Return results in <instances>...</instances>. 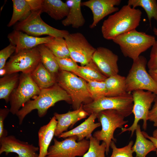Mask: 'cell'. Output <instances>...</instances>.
<instances>
[{"instance_id":"d590c367","label":"cell","mask_w":157,"mask_h":157,"mask_svg":"<svg viewBox=\"0 0 157 157\" xmlns=\"http://www.w3.org/2000/svg\"><path fill=\"white\" fill-rule=\"evenodd\" d=\"M15 51V46L10 43L0 51V69L5 67L7 60Z\"/></svg>"},{"instance_id":"277c9868","label":"cell","mask_w":157,"mask_h":157,"mask_svg":"<svg viewBox=\"0 0 157 157\" xmlns=\"http://www.w3.org/2000/svg\"><path fill=\"white\" fill-rule=\"evenodd\" d=\"M112 40L119 45L125 57L133 60L152 47L156 41L154 36L135 29L119 35Z\"/></svg>"},{"instance_id":"b9f144b4","label":"cell","mask_w":157,"mask_h":157,"mask_svg":"<svg viewBox=\"0 0 157 157\" xmlns=\"http://www.w3.org/2000/svg\"><path fill=\"white\" fill-rule=\"evenodd\" d=\"M148 72L153 80L157 84V69L149 70Z\"/></svg>"},{"instance_id":"6da1fadb","label":"cell","mask_w":157,"mask_h":157,"mask_svg":"<svg viewBox=\"0 0 157 157\" xmlns=\"http://www.w3.org/2000/svg\"><path fill=\"white\" fill-rule=\"evenodd\" d=\"M142 12L128 5L110 15L103 22L101 32L104 38L113 40L119 35L135 29L139 25Z\"/></svg>"},{"instance_id":"8fae6325","label":"cell","mask_w":157,"mask_h":157,"mask_svg":"<svg viewBox=\"0 0 157 157\" xmlns=\"http://www.w3.org/2000/svg\"><path fill=\"white\" fill-rule=\"evenodd\" d=\"M41 62L37 47L20 51L12 56L3 68L6 75L20 72L31 73Z\"/></svg>"},{"instance_id":"3957f363","label":"cell","mask_w":157,"mask_h":157,"mask_svg":"<svg viewBox=\"0 0 157 157\" xmlns=\"http://www.w3.org/2000/svg\"><path fill=\"white\" fill-rule=\"evenodd\" d=\"M56 83L70 97L74 110L93 101L88 88L87 82L72 72L60 70L56 76Z\"/></svg>"},{"instance_id":"ffe728a7","label":"cell","mask_w":157,"mask_h":157,"mask_svg":"<svg viewBox=\"0 0 157 157\" xmlns=\"http://www.w3.org/2000/svg\"><path fill=\"white\" fill-rule=\"evenodd\" d=\"M57 124L53 116L47 124L40 127L38 133L39 153L38 157H45L49 145L55 135Z\"/></svg>"},{"instance_id":"7bdbcfd3","label":"cell","mask_w":157,"mask_h":157,"mask_svg":"<svg viewBox=\"0 0 157 157\" xmlns=\"http://www.w3.org/2000/svg\"><path fill=\"white\" fill-rule=\"evenodd\" d=\"M6 75V72L5 69L4 68L0 69V75L1 76H4Z\"/></svg>"},{"instance_id":"603a6c76","label":"cell","mask_w":157,"mask_h":157,"mask_svg":"<svg viewBox=\"0 0 157 157\" xmlns=\"http://www.w3.org/2000/svg\"><path fill=\"white\" fill-rule=\"evenodd\" d=\"M56 75L50 72L40 62L31 73L33 80L40 89L50 87L56 83Z\"/></svg>"},{"instance_id":"d6a6232c","label":"cell","mask_w":157,"mask_h":157,"mask_svg":"<svg viewBox=\"0 0 157 157\" xmlns=\"http://www.w3.org/2000/svg\"><path fill=\"white\" fill-rule=\"evenodd\" d=\"M89 92L93 100L106 96L107 90L105 81H90L87 82Z\"/></svg>"},{"instance_id":"836d02e7","label":"cell","mask_w":157,"mask_h":157,"mask_svg":"<svg viewBox=\"0 0 157 157\" xmlns=\"http://www.w3.org/2000/svg\"><path fill=\"white\" fill-rule=\"evenodd\" d=\"M133 144V141L131 140L127 145L119 148L117 147L115 142L112 140L110 145L112 152L110 157H134L133 155V152L132 149Z\"/></svg>"},{"instance_id":"60d3db41","label":"cell","mask_w":157,"mask_h":157,"mask_svg":"<svg viewBox=\"0 0 157 157\" xmlns=\"http://www.w3.org/2000/svg\"><path fill=\"white\" fill-rule=\"evenodd\" d=\"M142 133L144 136L151 141L154 144L157 149V150L156 151V154L157 156V138H154L152 136L149 135L146 132L142 131Z\"/></svg>"},{"instance_id":"ab89813d","label":"cell","mask_w":157,"mask_h":157,"mask_svg":"<svg viewBox=\"0 0 157 157\" xmlns=\"http://www.w3.org/2000/svg\"><path fill=\"white\" fill-rule=\"evenodd\" d=\"M31 11L41 10L43 0H26Z\"/></svg>"},{"instance_id":"7402d4cb","label":"cell","mask_w":157,"mask_h":157,"mask_svg":"<svg viewBox=\"0 0 157 157\" xmlns=\"http://www.w3.org/2000/svg\"><path fill=\"white\" fill-rule=\"evenodd\" d=\"M69 8L60 0H43L42 12H45L54 19L60 20L67 15Z\"/></svg>"},{"instance_id":"4fadbf2b","label":"cell","mask_w":157,"mask_h":157,"mask_svg":"<svg viewBox=\"0 0 157 157\" xmlns=\"http://www.w3.org/2000/svg\"><path fill=\"white\" fill-rule=\"evenodd\" d=\"M69 50L70 57L81 66H84L92 60L96 48L79 32L69 33L64 38Z\"/></svg>"},{"instance_id":"7a4b0ae2","label":"cell","mask_w":157,"mask_h":157,"mask_svg":"<svg viewBox=\"0 0 157 157\" xmlns=\"http://www.w3.org/2000/svg\"><path fill=\"white\" fill-rule=\"evenodd\" d=\"M72 104L70 96L56 83L52 86L41 89L40 92L33 100L27 102L16 113L19 125L26 116L34 110H37L38 116L44 117L48 110L60 101Z\"/></svg>"},{"instance_id":"4dcf8cb0","label":"cell","mask_w":157,"mask_h":157,"mask_svg":"<svg viewBox=\"0 0 157 157\" xmlns=\"http://www.w3.org/2000/svg\"><path fill=\"white\" fill-rule=\"evenodd\" d=\"M44 45L52 51L56 57L59 58L70 57L69 52L64 38H54Z\"/></svg>"},{"instance_id":"e575fe53","label":"cell","mask_w":157,"mask_h":157,"mask_svg":"<svg viewBox=\"0 0 157 157\" xmlns=\"http://www.w3.org/2000/svg\"><path fill=\"white\" fill-rule=\"evenodd\" d=\"M60 70L73 73L78 69L79 66L70 57L59 58L55 57Z\"/></svg>"},{"instance_id":"30bf717a","label":"cell","mask_w":157,"mask_h":157,"mask_svg":"<svg viewBox=\"0 0 157 157\" xmlns=\"http://www.w3.org/2000/svg\"><path fill=\"white\" fill-rule=\"evenodd\" d=\"M40 90L33 80L31 73H21L18 85L10 97V112L16 115L31 98L38 95Z\"/></svg>"},{"instance_id":"9c48e42d","label":"cell","mask_w":157,"mask_h":157,"mask_svg":"<svg viewBox=\"0 0 157 157\" xmlns=\"http://www.w3.org/2000/svg\"><path fill=\"white\" fill-rule=\"evenodd\" d=\"M133 106L132 113L134 115L133 123L128 128H122L119 134L129 131L133 136L139 122L143 121L142 128L145 130L147 127L148 116L151 105L157 96L154 93L148 91L137 90L132 92Z\"/></svg>"},{"instance_id":"83f0119b","label":"cell","mask_w":157,"mask_h":157,"mask_svg":"<svg viewBox=\"0 0 157 157\" xmlns=\"http://www.w3.org/2000/svg\"><path fill=\"white\" fill-rule=\"evenodd\" d=\"M37 47L40 53L41 62L50 72L57 76L60 69L55 56L44 44L39 45Z\"/></svg>"},{"instance_id":"2e32d148","label":"cell","mask_w":157,"mask_h":157,"mask_svg":"<svg viewBox=\"0 0 157 157\" xmlns=\"http://www.w3.org/2000/svg\"><path fill=\"white\" fill-rule=\"evenodd\" d=\"M121 0H89L82 2L81 6L87 7L91 10L93 21L90 25V28H94L106 16L119 10L115 6L119 5Z\"/></svg>"},{"instance_id":"9a60e30c","label":"cell","mask_w":157,"mask_h":157,"mask_svg":"<svg viewBox=\"0 0 157 157\" xmlns=\"http://www.w3.org/2000/svg\"><path fill=\"white\" fill-rule=\"evenodd\" d=\"M92 60L107 77L118 74V56L109 49L104 47L97 48Z\"/></svg>"},{"instance_id":"52a82bcc","label":"cell","mask_w":157,"mask_h":157,"mask_svg":"<svg viewBox=\"0 0 157 157\" xmlns=\"http://www.w3.org/2000/svg\"><path fill=\"white\" fill-rule=\"evenodd\" d=\"M133 100L132 94L115 97H104L83 106V109L90 115L93 113L97 114L107 110L117 111L125 117L132 113Z\"/></svg>"},{"instance_id":"f1b7e54d","label":"cell","mask_w":157,"mask_h":157,"mask_svg":"<svg viewBox=\"0 0 157 157\" xmlns=\"http://www.w3.org/2000/svg\"><path fill=\"white\" fill-rule=\"evenodd\" d=\"M13 13L11 18L8 24L10 27L18 21L26 18L30 13L31 10L26 0H13Z\"/></svg>"},{"instance_id":"5bb4252c","label":"cell","mask_w":157,"mask_h":157,"mask_svg":"<svg viewBox=\"0 0 157 157\" xmlns=\"http://www.w3.org/2000/svg\"><path fill=\"white\" fill-rule=\"evenodd\" d=\"M0 154L14 153L17 155L15 157H38V155L39 147L21 141L13 135L0 138Z\"/></svg>"},{"instance_id":"ba28073f","label":"cell","mask_w":157,"mask_h":157,"mask_svg":"<svg viewBox=\"0 0 157 157\" xmlns=\"http://www.w3.org/2000/svg\"><path fill=\"white\" fill-rule=\"evenodd\" d=\"M41 10L31 11L24 19L16 25L15 29L33 36L47 35L54 38H64L69 33L67 30H60L50 26L42 19Z\"/></svg>"},{"instance_id":"8992f818","label":"cell","mask_w":157,"mask_h":157,"mask_svg":"<svg viewBox=\"0 0 157 157\" xmlns=\"http://www.w3.org/2000/svg\"><path fill=\"white\" fill-rule=\"evenodd\" d=\"M97 118L101 124V129L94 132L93 136L99 141H102L105 143L106 153L108 155L112 141H116L114 136L115 131L117 128H123L128 122L124 120V116L114 110L101 111L97 113Z\"/></svg>"},{"instance_id":"5b68a950","label":"cell","mask_w":157,"mask_h":157,"mask_svg":"<svg viewBox=\"0 0 157 157\" xmlns=\"http://www.w3.org/2000/svg\"><path fill=\"white\" fill-rule=\"evenodd\" d=\"M133 62L126 77V92L128 93L143 90L151 92L157 95V84L146 69V58L140 56Z\"/></svg>"},{"instance_id":"ac0fdd59","label":"cell","mask_w":157,"mask_h":157,"mask_svg":"<svg viewBox=\"0 0 157 157\" xmlns=\"http://www.w3.org/2000/svg\"><path fill=\"white\" fill-rule=\"evenodd\" d=\"M83 105L78 109L72 111H69L64 114L57 113L54 114L57 121L54 135L58 137L69 127H72L77 122L89 115L83 108Z\"/></svg>"},{"instance_id":"cb8c5ba5","label":"cell","mask_w":157,"mask_h":157,"mask_svg":"<svg viewBox=\"0 0 157 157\" xmlns=\"http://www.w3.org/2000/svg\"><path fill=\"white\" fill-rule=\"evenodd\" d=\"M135 132L136 140L132 149L135 153L136 157H146L150 152L157 150L154 143L144 136L139 124L137 126Z\"/></svg>"},{"instance_id":"8d00e7d4","label":"cell","mask_w":157,"mask_h":157,"mask_svg":"<svg viewBox=\"0 0 157 157\" xmlns=\"http://www.w3.org/2000/svg\"><path fill=\"white\" fill-rule=\"evenodd\" d=\"M147 65L149 70L157 69V40L155 41L152 47L150 58Z\"/></svg>"},{"instance_id":"d6986e66","label":"cell","mask_w":157,"mask_h":157,"mask_svg":"<svg viewBox=\"0 0 157 157\" xmlns=\"http://www.w3.org/2000/svg\"><path fill=\"white\" fill-rule=\"evenodd\" d=\"M97 115V113H92L81 124L70 130L63 133L58 138H65L75 136L77 138L78 141L82 140L85 138L86 140L89 139L92 136L93 131L101 126L100 122H95Z\"/></svg>"},{"instance_id":"4316f807","label":"cell","mask_w":157,"mask_h":157,"mask_svg":"<svg viewBox=\"0 0 157 157\" xmlns=\"http://www.w3.org/2000/svg\"><path fill=\"white\" fill-rule=\"evenodd\" d=\"M20 74L18 72L6 74L0 78V99L6 103L9 101L10 97L19 83Z\"/></svg>"},{"instance_id":"484cf974","label":"cell","mask_w":157,"mask_h":157,"mask_svg":"<svg viewBox=\"0 0 157 157\" xmlns=\"http://www.w3.org/2000/svg\"><path fill=\"white\" fill-rule=\"evenodd\" d=\"M107 90L106 97L122 95L127 93L126 77L118 74L107 77L104 81Z\"/></svg>"},{"instance_id":"d4e9b609","label":"cell","mask_w":157,"mask_h":157,"mask_svg":"<svg viewBox=\"0 0 157 157\" xmlns=\"http://www.w3.org/2000/svg\"><path fill=\"white\" fill-rule=\"evenodd\" d=\"M87 82L90 81H104L107 78L101 72L92 60L86 65L79 66L73 73Z\"/></svg>"},{"instance_id":"f546056e","label":"cell","mask_w":157,"mask_h":157,"mask_svg":"<svg viewBox=\"0 0 157 157\" xmlns=\"http://www.w3.org/2000/svg\"><path fill=\"white\" fill-rule=\"evenodd\" d=\"M127 5L133 8L138 6L142 8L145 11L149 25L151 26V20L154 18L157 24V1L156 0H129Z\"/></svg>"},{"instance_id":"7c38bea8","label":"cell","mask_w":157,"mask_h":157,"mask_svg":"<svg viewBox=\"0 0 157 157\" xmlns=\"http://www.w3.org/2000/svg\"><path fill=\"white\" fill-rule=\"evenodd\" d=\"M75 136L59 141L53 139L54 144L49 146L45 157H77L83 156L87 151L90 141L84 139L77 142Z\"/></svg>"},{"instance_id":"f6af8a7d","label":"cell","mask_w":157,"mask_h":157,"mask_svg":"<svg viewBox=\"0 0 157 157\" xmlns=\"http://www.w3.org/2000/svg\"><path fill=\"white\" fill-rule=\"evenodd\" d=\"M153 31L154 34L157 36V28L155 27H154Z\"/></svg>"},{"instance_id":"f35d334b","label":"cell","mask_w":157,"mask_h":157,"mask_svg":"<svg viewBox=\"0 0 157 157\" xmlns=\"http://www.w3.org/2000/svg\"><path fill=\"white\" fill-rule=\"evenodd\" d=\"M148 121L153 123V125L157 128V96L155 98L154 104L150 110L148 116Z\"/></svg>"},{"instance_id":"ee69618b","label":"cell","mask_w":157,"mask_h":157,"mask_svg":"<svg viewBox=\"0 0 157 157\" xmlns=\"http://www.w3.org/2000/svg\"><path fill=\"white\" fill-rule=\"evenodd\" d=\"M152 136L154 138H157V128L154 130L153 131Z\"/></svg>"},{"instance_id":"74e56055","label":"cell","mask_w":157,"mask_h":157,"mask_svg":"<svg viewBox=\"0 0 157 157\" xmlns=\"http://www.w3.org/2000/svg\"><path fill=\"white\" fill-rule=\"evenodd\" d=\"M9 112L10 109L7 108L0 109V138L7 136V132L4 127V122Z\"/></svg>"},{"instance_id":"e0dca14e","label":"cell","mask_w":157,"mask_h":157,"mask_svg":"<svg viewBox=\"0 0 157 157\" xmlns=\"http://www.w3.org/2000/svg\"><path fill=\"white\" fill-rule=\"evenodd\" d=\"M8 38L10 43L15 46V53L46 44L54 38L50 36L44 37L33 36L15 29L8 34Z\"/></svg>"},{"instance_id":"44dd1931","label":"cell","mask_w":157,"mask_h":157,"mask_svg":"<svg viewBox=\"0 0 157 157\" xmlns=\"http://www.w3.org/2000/svg\"><path fill=\"white\" fill-rule=\"evenodd\" d=\"M81 0H67L65 2L69 8V12L66 17L62 21L65 26H72L74 28L82 27L85 20L81 10Z\"/></svg>"},{"instance_id":"1f68e13d","label":"cell","mask_w":157,"mask_h":157,"mask_svg":"<svg viewBox=\"0 0 157 157\" xmlns=\"http://www.w3.org/2000/svg\"><path fill=\"white\" fill-rule=\"evenodd\" d=\"M90 146L87 151L82 157H105L106 145L102 141L101 144L100 141L92 136L89 138Z\"/></svg>"}]
</instances>
